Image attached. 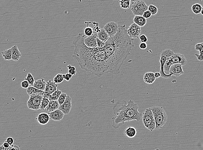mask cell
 <instances>
[{"mask_svg": "<svg viewBox=\"0 0 203 150\" xmlns=\"http://www.w3.org/2000/svg\"><path fill=\"white\" fill-rule=\"evenodd\" d=\"M125 25H119L118 32L109 37L104 47L88 48L84 44L85 35L80 33L75 39L73 57L80 68L97 77L106 74H118L135 44L128 35Z\"/></svg>", "mask_w": 203, "mask_h": 150, "instance_id": "obj_1", "label": "cell"}, {"mask_svg": "<svg viewBox=\"0 0 203 150\" xmlns=\"http://www.w3.org/2000/svg\"><path fill=\"white\" fill-rule=\"evenodd\" d=\"M138 109L137 103L132 100L128 103L125 101L117 103L112 108L115 115L112 118V127L117 129L126 122H139L142 119V113L138 111Z\"/></svg>", "mask_w": 203, "mask_h": 150, "instance_id": "obj_2", "label": "cell"}, {"mask_svg": "<svg viewBox=\"0 0 203 150\" xmlns=\"http://www.w3.org/2000/svg\"><path fill=\"white\" fill-rule=\"evenodd\" d=\"M153 112L156 123V129H161L167 121V115L164 108L161 106L150 107Z\"/></svg>", "mask_w": 203, "mask_h": 150, "instance_id": "obj_3", "label": "cell"}, {"mask_svg": "<svg viewBox=\"0 0 203 150\" xmlns=\"http://www.w3.org/2000/svg\"><path fill=\"white\" fill-rule=\"evenodd\" d=\"M142 120L143 125L146 128L151 132L155 129V121L150 108L146 109L142 113Z\"/></svg>", "mask_w": 203, "mask_h": 150, "instance_id": "obj_4", "label": "cell"}, {"mask_svg": "<svg viewBox=\"0 0 203 150\" xmlns=\"http://www.w3.org/2000/svg\"><path fill=\"white\" fill-rule=\"evenodd\" d=\"M175 52L171 50L170 49H166L165 50L161 52L160 54V73L161 74V77L163 79H170L173 76L171 74L166 73L164 70V66L165 63L166 62V60L168 58H170L174 54Z\"/></svg>", "mask_w": 203, "mask_h": 150, "instance_id": "obj_5", "label": "cell"}, {"mask_svg": "<svg viewBox=\"0 0 203 150\" xmlns=\"http://www.w3.org/2000/svg\"><path fill=\"white\" fill-rule=\"evenodd\" d=\"M148 6L144 1H137L132 4L131 11L135 16H142L144 13L148 10Z\"/></svg>", "mask_w": 203, "mask_h": 150, "instance_id": "obj_6", "label": "cell"}, {"mask_svg": "<svg viewBox=\"0 0 203 150\" xmlns=\"http://www.w3.org/2000/svg\"><path fill=\"white\" fill-rule=\"evenodd\" d=\"M43 97L42 95L36 94L30 96L28 100L27 105L28 108L30 110H39L42 100Z\"/></svg>", "mask_w": 203, "mask_h": 150, "instance_id": "obj_7", "label": "cell"}, {"mask_svg": "<svg viewBox=\"0 0 203 150\" xmlns=\"http://www.w3.org/2000/svg\"><path fill=\"white\" fill-rule=\"evenodd\" d=\"M104 30L109 37L115 36L118 32L119 25L114 21L107 23L104 27Z\"/></svg>", "mask_w": 203, "mask_h": 150, "instance_id": "obj_8", "label": "cell"}, {"mask_svg": "<svg viewBox=\"0 0 203 150\" xmlns=\"http://www.w3.org/2000/svg\"><path fill=\"white\" fill-rule=\"evenodd\" d=\"M127 32L128 35L131 39H137L140 37L141 33V28L135 23H133L128 27Z\"/></svg>", "mask_w": 203, "mask_h": 150, "instance_id": "obj_9", "label": "cell"}, {"mask_svg": "<svg viewBox=\"0 0 203 150\" xmlns=\"http://www.w3.org/2000/svg\"><path fill=\"white\" fill-rule=\"evenodd\" d=\"M58 85L51 80H49L46 82V88L44 90V97L49 99L50 95L57 91Z\"/></svg>", "mask_w": 203, "mask_h": 150, "instance_id": "obj_10", "label": "cell"}, {"mask_svg": "<svg viewBox=\"0 0 203 150\" xmlns=\"http://www.w3.org/2000/svg\"><path fill=\"white\" fill-rule=\"evenodd\" d=\"M169 58H170L172 65H173L176 64H180L183 66L185 65L187 62L184 55L180 53H174Z\"/></svg>", "mask_w": 203, "mask_h": 150, "instance_id": "obj_11", "label": "cell"}, {"mask_svg": "<svg viewBox=\"0 0 203 150\" xmlns=\"http://www.w3.org/2000/svg\"><path fill=\"white\" fill-rule=\"evenodd\" d=\"M72 106V99L68 95L65 102L61 106H60L59 109L61 110L65 115H68L70 112Z\"/></svg>", "mask_w": 203, "mask_h": 150, "instance_id": "obj_12", "label": "cell"}, {"mask_svg": "<svg viewBox=\"0 0 203 150\" xmlns=\"http://www.w3.org/2000/svg\"><path fill=\"white\" fill-rule=\"evenodd\" d=\"M169 73L173 76L178 77L180 75L184 74V72L183 70V65L180 64H176L170 67Z\"/></svg>", "mask_w": 203, "mask_h": 150, "instance_id": "obj_13", "label": "cell"}, {"mask_svg": "<svg viewBox=\"0 0 203 150\" xmlns=\"http://www.w3.org/2000/svg\"><path fill=\"white\" fill-rule=\"evenodd\" d=\"M97 34H93L92 36L84 38L83 42L84 44L88 48H93L97 47Z\"/></svg>", "mask_w": 203, "mask_h": 150, "instance_id": "obj_14", "label": "cell"}, {"mask_svg": "<svg viewBox=\"0 0 203 150\" xmlns=\"http://www.w3.org/2000/svg\"><path fill=\"white\" fill-rule=\"evenodd\" d=\"M38 123L41 125H46L50 120L49 115L46 112H41L37 115V118Z\"/></svg>", "mask_w": 203, "mask_h": 150, "instance_id": "obj_15", "label": "cell"}, {"mask_svg": "<svg viewBox=\"0 0 203 150\" xmlns=\"http://www.w3.org/2000/svg\"><path fill=\"white\" fill-rule=\"evenodd\" d=\"M48 114L49 115L50 119L55 121H60L61 120L64 118L65 115L64 113L59 109L52 112H49Z\"/></svg>", "mask_w": 203, "mask_h": 150, "instance_id": "obj_16", "label": "cell"}, {"mask_svg": "<svg viewBox=\"0 0 203 150\" xmlns=\"http://www.w3.org/2000/svg\"><path fill=\"white\" fill-rule=\"evenodd\" d=\"M12 52V60L18 61L20 59L22 54L19 51L18 45H14L11 48Z\"/></svg>", "mask_w": 203, "mask_h": 150, "instance_id": "obj_17", "label": "cell"}, {"mask_svg": "<svg viewBox=\"0 0 203 150\" xmlns=\"http://www.w3.org/2000/svg\"><path fill=\"white\" fill-rule=\"evenodd\" d=\"M156 78L154 76V73L152 72H147L145 73L144 74V81L147 84H151L154 83L156 80Z\"/></svg>", "mask_w": 203, "mask_h": 150, "instance_id": "obj_18", "label": "cell"}, {"mask_svg": "<svg viewBox=\"0 0 203 150\" xmlns=\"http://www.w3.org/2000/svg\"><path fill=\"white\" fill-rule=\"evenodd\" d=\"M46 81L42 78L35 81L33 87L38 90L44 91L46 88Z\"/></svg>", "mask_w": 203, "mask_h": 150, "instance_id": "obj_19", "label": "cell"}, {"mask_svg": "<svg viewBox=\"0 0 203 150\" xmlns=\"http://www.w3.org/2000/svg\"><path fill=\"white\" fill-rule=\"evenodd\" d=\"M195 50L198 51L200 52V54H195V55L197 58V60L199 61H203V42L198 43L195 45Z\"/></svg>", "mask_w": 203, "mask_h": 150, "instance_id": "obj_20", "label": "cell"}, {"mask_svg": "<svg viewBox=\"0 0 203 150\" xmlns=\"http://www.w3.org/2000/svg\"><path fill=\"white\" fill-rule=\"evenodd\" d=\"M134 23H135L140 27H143L146 24L147 19L142 16H135L133 19Z\"/></svg>", "mask_w": 203, "mask_h": 150, "instance_id": "obj_21", "label": "cell"}, {"mask_svg": "<svg viewBox=\"0 0 203 150\" xmlns=\"http://www.w3.org/2000/svg\"><path fill=\"white\" fill-rule=\"evenodd\" d=\"M59 106L58 101H50L48 106L46 107V110L49 112H52L59 109Z\"/></svg>", "mask_w": 203, "mask_h": 150, "instance_id": "obj_22", "label": "cell"}, {"mask_svg": "<svg viewBox=\"0 0 203 150\" xmlns=\"http://www.w3.org/2000/svg\"><path fill=\"white\" fill-rule=\"evenodd\" d=\"M27 92L30 96L36 95V94H39V95H42L44 97V91L38 90L33 87V86H30L27 89Z\"/></svg>", "mask_w": 203, "mask_h": 150, "instance_id": "obj_23", "label": "cell"}, {"mask_svg": "<svg viewBox=\"0 0 203 150\" xmlns=\"http://www.w3.org/2000/svg\"><path fill=\"white\" fill-rule=\"evenodd\" d=\"M125 134L128 138H134L136 135L137 130L135 127L129 126L127 127L125 130Z\"/></svg>", "mask_w": 203, "mask_h": 150, "instance_id": "obj_24", "label": "cell"}, {"mask_svg": "<svg viewBox=\"0 0 203 150\" xmlns=\"http://www.w3.org/2000/svg\"><path fill=\"white\" fill-rule=\"evenodd\" d=\"M97 36L99 40L105 42L108 40L109 38V36L105 31L104 29H100V30L97 33Z\"/></svg>", "mask_w": 203, "mask_h": 150, "instance_id": "obj_25", "label": "cell"}, {"mask_svg": "<svg viewBox=\"0 0 203 150\" xmlns=\"http://www.w3.org/2000/svg\"><path fill=\"white\" fill-rule=\"evenodd\" d=\"M61 93L62 92L61 91L57 90L50 95L48 99L49 100V101H57Z\"/></svg>", "mask_w": 203, "mask_h": 150, "instance_id": "obj_26", "label": "cell"}, {"mask_svg": "<svg viewBox=\"0 0 203 150\" xmlns=\"http://www.w3.org/2000/svg\"><path fill=\"white\" fill-rule=\"evenodd\" d=\"M202 6L199 3H195L192 6V10L195 14H199L201 13Z\"/></svg>", "mask_w": 203, "mask_h": 150, "instance_id": "obj_27", "label": "cell"}, {"mask_svg": "<svg viewBox=\"0 0 203 150\" xmlns=\"http://www.w3.org/2000/svg\"><path fill=\"white\" fill-rule=\"evenodd\" d=\"M1 54L4 59L5 60H12V52L11 48L4 51L1 52Z\"/></svg>", "mask_w": 203, "mask_h": 150, "instance_id": "obj_28", "label": "cell"}, {"mask_svg": "<svg viewBox=\"0 0 203 150\" xmlns=\"http://www.w3.org/2000/svg\"><path fill=\"white\" fill-rule=\"evenodd\" d=\"M64 79L63 77V74H56V76L53 79V81L56 84L57 83H61L64 81Z\"/></svg>", "mask_w": 203, "mask_h": 150, "instance_id": "obj_29", "label": "cell"}, {"mask_svg": "<svg viewBox=\"0 0 203 150\" xmlns=\"http://www.w3.org/2000/svg\"><path fill=\"white\" fill-rule=\"evenodd\" d=\"M121 8L122 9H128L129 8L130 4V1H119Z\"/></svg>", "mask_w": 203, "mask_h": 150, "instance_id": "obj_30", "label": "cell"}, {"mask_svg": "<svg viewBox=\"0 0 203 150\" xmlns=\"http://www.w3.org/2000/svg\"><path fill=\"white\" fill-rule=\"evenodd\" d=\"M49 101V99L43 97L40 106V109L42 110H44L48 106Z\"/></svg>", "mask_w": 203, "mask_h": 150, "instance_id": "obj_31", "label": "cell"}, {"mask_svg": "<svg viewBox=\"0 0 203 150\" xmlns=\"http://www.w3.org/2000/svg\"><path fill=\"white\" fill-rule=\"evenodd\" d=\"M25 80L27 81L30 86H33V84H34V82H35V79L31 73H28Z\"/></svg>", "mask_w": 203, "mask_h": 150, "instance_id": "obj_32", "label": "cell"}, {"mask_svg": "<svg viewBox=\"0 0 203 150\" xmlns=\"http://www.w3.org/2000/svg\"><path fill=\"white\" fill-rule=\"evenodd\" d=\"M83 34L85 35V36H87V37L92 36L94 34L93 29L90 27H85L83 30Z\"/></svg>", "mask_w": 203, "mask_h": 150, "instance_id": "obj_33", "label": "cell"}, {"mask_svg": "<svg viewBox=\"0 0 203 150\" xmlns=\"http://www.w3.org/2000/svg\"><path fill=\"white\" fill-rule=\"evenodd\" d=\"M148 10L150 12L151 14H152V15H156L158 11V10L157 7L153 5V4H150L148 6Z\"/></svg>", "mask_w": 203, "mask_h": 150, "instance_id": "obj_34", "label": "cell"}, {"mask_svg": "<svg viewBox=\"0 0 203 150\" xmlns=\"http://www.w3.org/2000/svg\"><path fill=\"white\" fill-rule=\"evenodd\" d=\"M67 96H68V95H67L66 93H61L59 97V99H58V100H57L60 106H61V105L63 104V103L65 102Z\"/></svg>", "mask_w": 203, "mask_h": 150, "instance_id": "obj_35", "label": "cell"}, {"mask_svg": "<svg viewBox=\"0 0 203 150\" xmlns=\"http://www.w3.org/2000/svg\"><path fill=\"white\" fill-rule=\"evenodd\" d=\"M68 69V73L71 74L72 76L76 75L77 73V71L76 70V68L74 66L71 65H68L67 66Z\"/></svg>", "mask_w": 203, "mask_h": 150, "instance_id": "obj_36", "label": "cell"}, {"mask_svg": "<svg viewBox=\"0 0 203 150\" xmlns=\"http://www.w3.org/2000/svg\"><path fill=\"white\" fill-rule=\"evenodd\" d=\"M97 45L99 48H102V47H104L105 46V45H106V42L102 41L98 38V37L97 38Z\"/></svg>", "mask_w": 203, "mask_h": 150, "instance_id": "obj_37", "label": "cell"}, {"mask_svg": "<svg viewBox=\"0 0 203 150\" xmlns=\"http://www.w3.org/2000/svg\"><path fill=\"white\" fill-rule=\"evenodd\" d=\"M21 86L23 88L27 89L30 87V84H29L27 81L25 80L21 83Z\"/></svg>", "mask_w": 203, "mask_h": 150, "instance_id": "obj_38", "label": "cell"}, {"mask_svg": "<svg viewBox=\"0 0 203 150\" xmlns=\"http://www.w3.org/2000/svg\"><path fill=\"white\" fill-rule=\"evenodd\" d=\"M139 39L141 42L146 43L148 41L147 37L144 34H142V35H140Z\"/></svg>", "mask_w": 203, "mask_h": 150, "instance_id": "obj_39", "label": "cell"}, {"mask_svg": "<svg viewBox=\"0 0 203 150\" xmlns=\"http://www.w3.org/2000/svg\"><path fill=\"white\" fill-rule=\"evenodd\" d=\"M151 16H152V14H151L150 12L149 11H148V10H147V11H145L144 12V13H143V15H142V16H143L144 18H145L146 19L150 18V17H151Z\"/></svg>", "mask_w": 203, "mask_h": 150, "instance_id": "obj_40", "label": "cell"}, {"mask_svg": "<svg viewBox=\"0 0 203 150\" xmlns=\"http://www.w3.org/2000/svg\"><path fill=\"white\" fill-rule=\"evenodd\" d=\"M72 75L69 74L68 73H67L66 74H63V77L64 78V80H66L67 81H69L72 77Z\"/></svg>", "mask_w": 203, "mask_h": 150, "instance_id": "obj_41", "label": "cell"}, {"mask_svg": "<svg viewBox=\"0 0 203 150\" xmlns=\"http://www.w3.org/2000/svg\"><path fill=\"white\" fill-rule=\"evenodd\" d=\"M6 142L9 144L10 146L13 145L14 142V140L13 138L12 137H8L6 139Z\"/></svg>", "mask_w": 203, "mask_h": 150, "instance_id": "obj_42", "label": "cell"}, {"mask_svg": "<svg viewBox=\"0 0 203 150\" xmlns=\"http://www.w3.org/2000/svg\"><path fill=\"white\" fill-rule=\"evenodd\" d=\"M139 46L140 49L142 50H144L147 48V45L146 43L141 42V43H140Z\"/></svg>", "mask_w": 203, "mask_h": 150, "instance_id": "obj_43", "label": "cell"}, {"mask_svg": "<svg viewBox=\"0 0 203 150\" xmlns=\"http://www.w3.org/2000/svg\"><path fill=\"white\" fill-rule=\"evenodd\" d=\"M9 150H20V149L18 145H13L10 146Z\"/></svg>", "mask_w": 203, "mask_h": 150, "instance_id": "obj_44", "label": "cell"}, {"mask_svg": "<svg viewBox=\"0 0 203 150\" xmlns=\"http://www.w3.org/2000/svg\"><path fill=\"white\" fill-rule=\"evenodd\" d=\"M2 145L3 146H4V147L5 148H6V149H8V148H10V146H11L9 145V144L6 141L4 142Z\"/></svg>", "mask_w": 203, "mask_h": 150, "instance_id": "obj_45", "label": "cell"}, {"mask_svg": "<svg viewBox=\"0 0 203 150\" xmlns=\"http://www.w3.org/2000/svg\"><path fill=\"white\" fill-rule=\"evenodd\" d=\"M154 76L156 79H158L161 77V74H160V73L156 72L154 73Z\"/></svg>", "mask_w": 203, "mask_h": 150, "instance_id": "obj_46", "label": "cell"}, {"mask_svg": "<svg viewBox=\"0 0 203 150\" xmlns=\"http://www.w3.org/2000/svg\"><path fill=\"white\" fill-rule=\"evenodd\" d=\"M10 150V148H8V149H6V148H4V146H3L2 144L1 146H0V150Z\"/></svg>", "mask_w": 203, "mask_h": 150, "instance_id": "obj_47", "label": "cell"}, {"mask_svg": "<svg viewBox=\"0 0 203 150\" xmlns=\"http://www.w3.org/2000/svg\"><path fill=\"white\" fill-rule=\"evenodd\" d=\"M201 13L202 14V15H203V8H202V11H201Z\"/></svg>", "mask_w": 203, "mask_h": 150, "instance_id": "obj_48", "label": "cell"}, {"mask_svg": "<svg viewBox=\"0 0 203 150\" xmlns=\"http://www.w3.org/2000/svg\"><path fill=\"white\" fill-rule=\"evenodd\" d=\"M155 150H159V149H155Z\"/></svg>", "mask_w": 203, "mask_h": 150, "instance_id": "obj_49", "label": "cell"}]
</instances>
